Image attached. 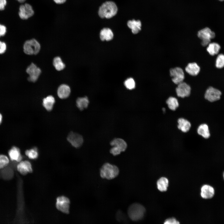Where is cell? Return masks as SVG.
Returning a JSON list of instances; mask_svg holds the SVG:
<instances>
[{
    "instance_id": "obj_4",
    "label": "cell",
    "mask_w": 224,
    "mask_h": 224,
    "mask_svg": "<svg viewBox=\"0 0 224 224\" xmlns=\"http://www.w3.org/2000/svg\"><path fill=\"white\" fill-rule=\"evenodd\" d=\"M112 147L110 150V152L114 156L119 155L123 152H125L127 147L126 142L120 138H115L110 142Z\"/></svg>"
},
{
    "instance_id": "obj_1",
    "label": "cell",
    "mask_w": 224,
    "mask_h": 224,
    "mask_svg": "<svg viewBox=\"0 0 224 224\" xmlns=\"http://www.w3.org/2000/svg\"><path fill=\"white\" fill-rule=\"evenodd\" d=\"M145 212V208L142 205L138 203L135 202L130 204L128 207L127 215L131 221L136 222L143 218Z\"/></svg>"
},
{
    "instance_id": "obj_40",
    "label": "cell",
    "mask_w": 224,
    "mask_h": 224,
    "mask_svg": "<svg viewBox=\"0 0 224 224\" xmlns=\"http://www.w3.org/2000/svg\"><path fill=\"white\" fill-rule=\"evenodd\" d=\"M18 1L19 2L22 3L25 1L26 0H16Z\"/></svg>"
},
{
    "instance_id": "obj_13",
    "label": "cell",
    "mask_w": 224,
    "mask_h": 224,
    "mask_svg": "<svg viewBox=\"0 0 224 224\" xmlns=\"http://www.w3.org/2000/svg\"><path fill=\"white\" fill-rule=\"evenodd\" d=\"M34 13L32 6L29 4L25 3L20 7L18 14L19 17L22 19H27L33 16Z\"/></svg>"
},
{
    "instance_id": "obj_9",
    "label": "cell",
    "mask_w": 224,
    "mask_h": 224,
    "mask_svg": "<svg viewBox=\"0 0 224 224\" xmlns=\"http://www.w3.org/2000/svg\"><path fill=\"white\" fill-rule=\"evenodd\" d=\"M70 200L66 197L62 196L58 197L56 199V205L57 209L65 213L69 212Z\"/></svg>"
},
{
    "instance_id": "obj_20",
    "label": "cell",
    "mask_w": 224,
    "mask_h": 224,
    "mask_svg": "<svg viewBox=\"0 0 224 224\" xmlns=\"http://www.w3.org/2000/svg\"><path fill=\"white\" fill-rule=\"evenodd\" d=\"M185 70L189 75L196 76L199 73L200 68L196 63H189L185 67Z\"/></svg>"
},
{
    "instance_id": "obj_24",
    "label": "cell",
    "mask_w": 224,
    "mask_h": 224,
    "mask_svg": "<svg viewBox=\"0 0 224 224\" xmlns=\"http://www.w3.org/2000/svg\"><path fill=\"white\" fill-rule=\"evenodd\" d=\"M207 50L212 56L217 54L221 49V46L215 42L210 43L207 46Z\"/></svg>"
},
{
    "instance_id": "obj_23",
    "label": "cell",
    "mask_w": 224,
    "mask_h": 224,
    "mask_svg": "<svg viewBox=\"0 0 224 224\" xmlns=\"http://www.w3.org/2000/svg\"><path fill=\"white\" fill-rule=\"evenodd\" d=\"M198 133L205 139L209 138L210 136L208 127L205 124H200L197 128Z\"/></svg>"
},
{
    "instance_id": "obj_15",
    "label": "cell",
    "mask_w": 224,
    "mask_h": 224,
    "mask_svg": "<svg viewBox=\"0 0 224 224\" xmlns=\"http://www.w3.org/2000/svg\"><path fill=\"white\" fill-rule=\"evenodd\" d=\"M17 170L22 175H26L32 172L33 170L30 163L28 161H20L17 166Z\"/></svg>"
},
{
    "instance_id": "obj_34",
    "label": "cell",
    "mask_w": 224,
    "mask_h": 224,
    "mask_svg": "<svg viewBox=\"0 0 224 224\" xmlns=\"http://www.w3.org/2000/svg\"><path fill=\"white\" fill-rule=\"evenodd\" d=\"M7 49V45L5 42L0 40V54H4Z\"/></svg>"
},
{
    "instance_id": "obj_33",
    "label": "cell",
    "mask_w": 224,
    "mask_h": 224,
    "mask_svg": "<svg viewBox=\"0 0 224 224\" xmlns=\"http://www.w3.org/2000/svg\"><path fill=\"white\" fill-rule=\"evenodd\" d=\"M164 224H180V223L175 218L171 217L166 219Z\"/></svg>"
},
{
    "instance_id": "obj_26",
    "label": "cell",
    "mask_w": 224,
    "mask_h": 224,
    "mask_svg": "<svg viewBox=\"0 0 224 224\" xmlns=\"http://www.w3.org/2000/svg\"><path fill=\"white\" fill-rule=\"evenodd\" d=\"M89 103V100L88 97L85 96L79 97L76 100L77 107L81 110H82L87 108Z\"/></svg>"
},
{
    "instance_id": "obj_16",
    "label": "cell",
    "mask_w": 224,
    "mask_h": 224,
    "mask_svg": "<svg viewBox=\"0 0 224 224\" xmlns=\"http://www.w3.org/2000/svg\"><path fill=\"white\" fill-rule=\"evenodd\" d=\"M70 92V87L68 85L66 84L61 85L58 87L57 90L58 96L62 99L68 98L69 96Z\"/></svg>"
},
{
    "instance_id": "obj_10",
    "label": "cell",
    "mask_w": 224,
    "mask_h": 224,
    "mask_svg": "<svg viewBox=\"0 0 224 224\" xmlns=\"http://www.w3.org/2000/svg\"><path fill=\"white\" fill-rule=\"evenodd\" d=\"M221 91L212 87H209L204 95L205 98L208 101L213 102L219 100L221 95Z\"/></svg>"
},
{
    "instance_id": "obj_41",
    "label": "cell",
    "mask_w": 224,
    "mask_h": 224,
    "mask_svg": "<svg viewBox=\"0 0 224 224\" xmlns=\"http://www.w3.org/2000/svg\"><path fill=\"white\" fill-rule=\"evenodd\" d=\"M222 177L223 178V180H224V171L223 172V174H222Z\"/></svg>"
},
{
    "instance_id": "obj_18",
    "label": "cell",
    "mask_w": 224,
    "mask_h": 224,
    "mask_svg": "<svg viewBox=\"0 0 224 224\" xmlns=\"http://www.w3.org/2000/svg\"><path fill=\"white\" fill-rule=\"evenodd\" d=\"M177 123L178 128L184 133L188 132L191 127L190 123L184 118H179L177 120Z\"/></svg>"
},
{
    "instance_id": "obj_25",
    "label": "cell",
    "mask_w": 224,
    "mask_h": 224,
    "mask_svg": "<svg viewBox=\"0 0 224 224\" xmlns=\"http://www.w3.org/2000/svg\"><path fill=\"white\" fill-rule=\"evenodd\" d=\"M169 184L168 179L165 177H161L157 181V185L158 189L161 192L166 191Z\"/></svg>"
},
{
    "instance_id": "obj_7",
    "label": "cell",
    "mask_w": 224,
    "mask_h": 224,
    "mask_svg": "<svg viewBox=\"0 0 224 224\" xmlns=\"http://www.w3.org/2000/svg\"><path fill=\"white\" fill-rule=\"evenodd\" d=\"M26 72L29 75L28 80L30 82H35L38 79L41 73V69L33 63L27 67Z\"/></svg>"
},
{
    "instance_id": "obj_6",
    "label": "cell",
    "mask_w": 224,
    "mask_h": 224,
    "mask_svg": "<svg viewBox=\"0 0 224 224\" xmlns=\"http://www.w3.org/2000/svg\"><path fill=\"white\" fill-rule=\"evenodd\" d=\"M198 37L201 40V44L203 46H208L210 43L211 39L214 38L215 33L208 27H206L199 30L197 34Z\"/></svg>"
},
{
    "instance_id": "obj_27",
    "label": "cell",
    "mask_w": 224,
    "mask_h": 224,
    "mask_svg": "<svg viewBox=\"0 0 224 224\" xmlns=\"http://www.w3.org/2000/svg\"><path fill=\"white\" fill-rule=\"evenodd\" d=\"M166 102L169 108L172 110H175L179 106L178 100L174 97H170L167 99Z\"/></svg>"
},
{
    "instance_id": "obj_35",
    "label": "cell",
    "mask_w": 224,
    "mask_h": 224,
    "mask_svg": "<svg viewBox=\"0 0 224 224\" xmlns=\"http://www.w3.org/2000/svg\"><path fill=\"white\" fill-rule=\"evenodd\" d=\"M7 32L6 27L5 25L0 24V38L4 36Z\"/></svg>"
},
{
    "instance_id": "obj_3",
    "label": "cell",
    "mask_w": 224,
    "mask_h": 224,
    "mask_svg": "<svg viewBox=\"0 0 224 224\" xmlns=\"http://www.w3.org/2000/svg\"><path fill=\"white\" fill-rule=\"evenodd\" d=\"M117 11V7L115 3L112 1H107L100 7L98 14L101 18L109 19L115 16Z\"/></svg>"
},
{
    "instance_id": "obj_2",
    "label": "cell",
    "mask_w": 224,
    "mask_h": 224,
    "mask_svg": "<svg viewBox=\"0 0 224 224\" xmlns=\"http://www.w3.org/2000/svg\"><path fill=\"white\" fill-rule=\"evenodd\" d=\"M119 173V169L117 166L108 162L104 163L100 169V177L107 180L115 178Z\"/></svg>"
},
{
    "instance_id": "obj_36",
    "label": "cell",
    "mask_w": 224,
    "mask_h": 224,
    "mask_svg": "<svg viewBox=\"0 0 224 224\" xmlns=\"http://www.w3.org/2000/svg\"><path fill=\"white\" fill-rule=\"evenodd\" d=\"M124 217V214L120 211H118L116 214V218L119 222H121L123 220Z\"/></svg>"
},
{
    "instance_id": "obj_8",
    "label": "cell",
    "mask_w": 224,
    "mask_h": 224,
    "mask_svg": "<svg viewBox=\"0 0 224 224\" xmlns=\"http://www.w3.org/2000/svg\"><path fill=\"white\" fill-rule=\"evenodd\" d=\"M170 75L172 77V81L175 84L178 85L183 82L184 74L183 69L180 67L172 68L170 70Z\"/></svg>"
},
{
    "instance_id": "obj_11",
    "label": "cell",
    "mask_w": 224,
    "mask_h": 224,
    "mask_svg": "<svg viewBox=\"0 0 224 224\" xmlns=\"http://www.w3.org/2000/svg\"><path fill=\"white\" fill-rule=\"evenodd\" d=\"M68 141L73 147L78 148L83 144V139L80 134L73 132H70L67 138Z\"/></svg>"
},
{
    "instance_id": "obj_37",
    "label": "cell",
    "mask_w": 224,
    "mask_h": 224,
    "mask_svg": "<svg viewBox=\"0 0 224 224\" xmlns=\"http://www.w3.org/2000/svg\"><path fill=\"white\" fill-rule=\"evenodd\" d=\"M7 3L6 0H0V10H3L5 9Z\"/></svg>"
},
{
    "instance_id": "obj_39",
    "label": "cell",
    "mask_w": 224,
    "mask_h": 224,
    "mask_svg": "<svg viewBox=\"0 0 224 224\" xmlns=\"http://www.w3.org/2000/svg\"><path fill=\"white\" fill-rule=\"evenodd\" d=\"M2 120V116L0 113V124H1Z\"/></svg>"
},
{
    "instance_id": "obj_42",
    "label": "cell",
    "mask_w": 224,
    "mask_h": 224,
    "mask_svg": "<svg viewBox=\"0 0 224 224\" xmlns=\"http://www.w3.org/2000/svg\"><path fill=\"white\" fill-rule=\"evenodd\" d=\"M219 0V1H224V0Z\"/></svg>"
},
{
    "instance_id": "obj_17",
    "label": "cell",
    "mask_w": 224,
    "mask_h": 224,
    "mask_svg": "<svg viewBox=\"0 0 224 224\" xmlns=\"http://www.w3.org/2000/svg\"><path fill=\"white\" fill-rule=\"evenodd\" d=\"M8 155L10 159L12 161L20 162L22 158L19 149L16 147H12L9 150Z\"/></svg>"
},
{
    "instance_id": "obj_30",
    "label": "cell",
    "mask_w": 224,
    "mask_h": 224,
    "mask_svg": "<svg viewBox=\"0 0 224 224\" xmlns=\"http://www.w3.org/2000/svg\"><path fill=\"white\" fill-rule=\"evenodd\" d=\"M216 67L218 68H221L224 67V54H219L217 56L215 64Z\"/></svg>"
},
{
    "instance_id": "obj_28",
    "label": "cell",
    "mask_w": 224,
    "mask_h": 224,
    "mask_svg": "<svg viewBox=\"0 0 224 224\" xmlns=\"http://www.w3.org/2000/svg\"><path fill=\"white\" fill-rule=\"evenodd\" d=\"M53 64L55 69L58 71L63 70L65 67V63L63 61L61 57L59 56H56L54 58L53 61Z\"/></svg>"
},
{
    "instance_id": "obj_14",
    "label": "cell",
    "mask_w": 224,
    "mask_h": 224,
    "mask_svg": "<svg viewBox=\"0 0 224 224\" xmlns=\"http://www.w3.org/2000/svg\"><path fill=\"white\" fill-rule=\"evenodd\" d=\"M200 190V195L203 198L211 199L214 196L215 194L214 188L209 184L203 185L201 187Z\"/></svg>"
},
{
    "instance_id": "obj_31",
    "label": "cell",
    "mask_w": 224,
    "mask_h": 224,
    "mask_svg": "<svg viewBox=\"0 0 224 224\" xmlns=\"http://www.w3.org/2000/svg\"><path fill=\"white\" fill-rule=\"evenodd\" d=\"M124 85L129 90L133 89L135 86V81L132 78H129L126 79L124 82Z\"/></svg>"
},
{
    "instance_id": "obj_19",
    "label": "cell",
    "mask_w": 224,
    "mask_h": 224,
    "mask_svg": "<svg viewBox=\"0 0 224 224\" xmlns=\"http://www.w3.org/2000/svg\"><path fill=\"white\" fill-rule=\"evenodd\" d=\"M127 26L131 29L132 33L134 34H138L141 29V22L139 20H129L127 22Z\"/></svg>"
},
{
    "instance_id": "obj_32",
    "label": "cell",
    "mask_w": 224,
    "mask_h": 224,
    "mask_svg": "<svg viewBox=\"0 0 224 224\" xmlns=\"http://www.w3.org/2000/svg\"><path fill=\"white\" fill-rule=\"evenodd\" d=\"M9 163V160L7 156L4 155H0V168H4Z\"/></svg>"
},
{
    "instance_id": "obj_38",
    "label": "cell",
    "mask_w": 224,
    "mask_h": 224,
    "mask_svg": "<svg viewBox=\"0 0 224 224\" xmlns=\"http://www.w3.org/2000/svg\"><path fill=\"white\" fill-rule=\"evenodd\" d=\"M66 0H54V2L58 4H62L64 3Z\"/></svg>"
},
{
    "instance_id": "obj_5",
    "label": "cell",
    "mask_w": 224,
    "mask_h": 224,
    "mask_svg": "<svg viewBox=\"0 0 224 224\" xmlns=\"http://www.w3.org/2000/svg\"><path fill=\"white\" fill-rule=\"evenodd\" d=\"M40 43L35 39L26 40L23 45L24 53L28 55L37 54L40 52Z\"/></svg>"
},
{
    "instance_id": "obj_12",
    "label": "cell",
    "mask_w": 224,
    "mask_h": 224,
    "mask_svg": "<svg viewBox=\"0 0 224 224\" xmlns=\"http://www.w3.org/2000/svg\"><path fill=\"white\" fill-rule=\"evenodd\" d=\"M177 85L175 89V91L178 97L184 98L190 95L191 88L189 85L184 82Z\"/></svg>"
},
{
    "instance_id": "obj_29",
    "label": "cell",
    "mask_w": 224,
    "mask_h": 224,
    "mask_svg": "<svg viewBox=\"0 0 224 224\" xmlns=\"http://www.w3.org/2000/svg\"><path fill=\"white\" fill-rule=\"evenodd\" d=\"M25 154L31 159H37L39 155L38 149L36 147H34L29 150H27L25 152Z\"/></svg>"
},
{
    "instance_id": "obj_22",
    "label": "cell",
    "mask_w": 224,
    "mask_h": 224,
    "mask_svg": "<svg viewBox=\"0 0 224 224\" xmlns=\"http://www.w3.org/2000/svg\"><path fill=\"white\" fill-rule=\"evenodd\" d=\"M55 103V99L54 97L49 95L43 99L42 105L47 110L50 111L52 110Z\"/></svg>"
},
{
    "instance_id": "obj_21",
    "label": "cell",
    "mask_w": 224,
    "mask_h": 224,
    "mask_svg": "<svg viewBox=\"0 0 224 224\" xmlns=\"http://www.w3.org/2000/svg\"><path fill=\"white\" fill-rule=\"evenodd\" d=\"M113 33L110 28H104L100 31V38L102 41H109L113 39Z\"/></svg>"
}]
</instances>
